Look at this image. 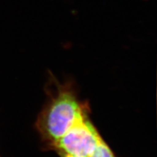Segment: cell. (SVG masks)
<instances>
[{
    "label": "cell",
    "instance_id": "cell-2",
    "mask_svg": "<svg viewBox=\"0 0 157 157\" xmlns=\"http://www.w3.org/2000/svg\"><path fill=\"white\" fill-rule=\"evenodd\" d=\"M89 112L90 107L83 111L51 150L80 157H90L101 136L91 121Z\"/></svg>",
    "mask_w": 157,
    "mask_h": 157
},
{
    "label": "cell",
    "instance_id": "cell-5",
    "mask_svg": "<svg viewBox=\"0 0 157 157\" xmlns=\"http://www.w3.org/2000/svg\"><path fill=\"white\" fill-rule=\"evenodd\" d=\"M0 157H1V156H0Z\"/></svg>",
    "mask_w": 157,
    "mask_h": 157
},
{
    "label": "cell",
    "instance_id": "cell-1",
    "mask_svg": "<svg viewBox=\"0 0 157 157\" xmlns=\"http://www.w3.org/2000/svg\"><path fill=\"white\" fill-rule=\"evenodd\" d=\"M45 89L47 100L37 115L35 126L43 146L51 150L89 105L80 100L73 78L60 81L48 71Z\"/></svg>",
    "mask_w": 157,
    "mask_h": 157
},
{
    "label": "cell",
    "instance_id": "cell-3",
    "mask_svg": "<svg viewBox=\"0 0 157 157\" xmlns=\"http://www.w3.org/2000/svg\"><path fill=\"white\" fill-rule=\"evenodd\" d=\"M90 157H116L113 151L108 145L105 141L101 137L94 152Z\"/></svg>",
    "mask_w": 157,
    "mask_h": 157
},
{
    "label": "cell",
    "instance_id": "cell-4",
    "mask_svg": "<svg viewBox=\"0 0 157 157\" xmlns=\"http://www.w3.org/2000/svg\"><path fill=\"white\" fill-rule=\"evenodd\" d=\"M57 154L60 157H80V156H73L69 154H66L64 153H62V152H58Z\"/></svg>",
    "mask_w": 157,
    "mask_h": 157
}]
</instances>
